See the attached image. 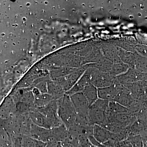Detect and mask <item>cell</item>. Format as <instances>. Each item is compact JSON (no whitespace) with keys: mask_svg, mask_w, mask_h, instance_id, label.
Here are the masks:
<instances>
[{"mask_svg":"<svg viewBox=\"0 0 147 147\" xmlns=\"http://www.w3.org/2000/svg\"><path fill=\"white\" fill-rule=\"evenodd\" d=\"M57 101L58 116L63 123L69 129L76 124L77 117L71 98L65 93Z\"/></svg>","mask_w":147,"mask_h":147,"instance_id":"cell-1","label":"cell"},{"mask_svg":"<svg viewBox=\"0 0 147 147\" xmlns=\"http://www.w3.org/2000/svg\"><path fill=\"white\" fill-rule=\"evenodd\" d=\"M109 101L98 98L90 106L88 119L92 125H98L103 127L107 121V113Z\"/></svg>","mask_w":147,"mask_h":147,"instance_id":"cell-2","label":"cell"},{"mask_svg":"<svg viewBox=\"0 0 147 147\" xmlns=\"http://www.w3.org/2000/svg\"><path fill=\"white\" fill-rule=\"evenodd\" d=\"M70 96L77 113V119L90 122L88 112L90 105L83 93L75 94Z\"/></svg>","mask_w":147,"mask_h":147,"instance_id":"cell-3","label":"cell"},{"mask_svg":"<svg viewBox=\"0 0 147 147\" xmlns=\"http://www.w3.org/2000/svg\"><path fill=\"white\" fill-rule=\"evenodd\" d=\"M36 109L45 117L53 122L56 127L63 124L58 116L57 100H53L45 106Z\"/></svg>","mask_w":147,"mask_h":147,"instance_id":"cell-4","label":"cell"},{"mask_svg":"<svg viewBox=\"0 0 147 147\" xmlns=\"http://www.w3.org/2000/svg\"><path fill=\"white\" fill-rule=\"evenodd\" d=\"M29 137L35 140L42 141L45 143L52 142L51 129L37 126L33 123Z\"/></svg>","mask_w":147,"mask_h":147,"instance_id":"cell-5","label":"cell"},{"mask_svg":"<svg viewBox=\"0 0 147 147\" xmlns=\"http://www.w3.org/2000/svg\"><path fill=\"white\" fill-rule=\"evenodd\" d=\"M29 116L32 123L37 126L48 129L56 127L53 122L38 112L36 108L29 113Z\"/></svg>","mask_w":147,"mask_h":147,"instance_id":"cell-6","label":"cell"},{"mask_svg":"<svg viewBox=\"0 0 147 147\" xmlns=\"http://www.w3.org/2000/svg\"><path fill=\"white\" fill-rule=\"evenodd\" d=\"M122 89L120 86L115 85L98 89V97L103 100L113 101Z\"/></svg>","mask_w":147,"mask_h":147,"instance_id":"cell-7","label":"cell"},{"mask_svg":"<svg viewBox=\"0 0 147 147\" xmlns=\"http://www.w3.org/2000/svg\"><path fill=\"white\" fill-rule=\"evenodd\" d=\"M113 101L118 102L129 109L137 100L134 99L131 93L128 89L122 88Z\"/></svg>","mask_w":147,"mask_h":147,"instance_id":"cell-8","label":"cell"},{"mask_svg":"<svg viewBox=\"0 0 147 147\" xmlns=\"http://www.w3.org/2000/svg\"><path fill=\"white\" fill-rule=\"evenodd\" d=\"M28 87L30 88L32 93L33 95L35 107L36 108L45 106L54 100L53 97L47 93H42L36 88L32 87Z\"/></svg>","mask_w":147,"mask_h":147,"instance_id":"cell-9","label":"cell"},{"mask_svg":"<svg viewBox=\"0 0 147 147\" xmlns=\"http://www.w3.org/2000/svg\"><path fill=\"white\" fill-rule=\"evenodd\" d=\"M113 134L107 129L100 125H94L93 127V136L100 144H104L110 140Z\"/></svg>","mask_w":147,"mask_h":147,"instance_id":"cell-10","label":"cell"},{"mask_svg":"<svg viewBox=\"0 0 147 147\" xmlns=\"http://www.w3.org/2000/svg\"><path fill=\"white\" fill-rule=\"evenodd\" d=\"M52 142H62L68 138L69 133L64 124L51 129Z\"/></svg>","mask_w":147,"mask_h":147,"instance_id":"cell-11","label":"cell"},{"mask_svg":"<svg viewBox=\"0 0 147 147\" xmlns=\"http://www.w3.org/2000/svg\"><path fill=\"white\" fill-rule=\"evenodd\" d=\"M89 82L88 75L83 74L73 86L69 90L65 92V94L71 96L75 94L83 92L85 88Z\"/></svg>","mask_w":147,"mask_h":147,"instance_id":"cell-12","label":"cell"},{"mask_svg":"<svg viewBox=\"0 0 147 147\" xmlns=\"http://www.w3.org/2000/svg\"><path fill=\"white\" fill-rule=\"evenodd\" d=\"M82 93L88 101L90 106L99 98L98 90L90 82L87 85Z\"/></svg>","mask_w":147,"mask_h":147,"instance_id":"cell-13","label":"cell"},{"mask_svg":"<svg viewBox=\"0 0 147 147\" xmlns=\"http://www.w3.org/2000/svg\"><path fill=\"white\" fill-rule=\"evenodd\" d=\"M129 111L128 108L114 101H109L108 113L110 115L125 113Z\"/></svg>","mask_w":147,"mask_h":147,"instance_id":"cell-14","label":"cell"},{"mask_svg":"<svg viewBox=\"0 0 147 147\" xmlns=\"http://www.w3.org/2000/svg\"><path fill=\"white\" fill-rule=\"evenodd\" d=\"M127 139L131 143L132 147H143V139L141 135L132 136Z\"/></svg>","mask_w":147,"mask_h":147,"instance_id":"cell-15","label":"cell"},{"mask_svg":"<svg viewBox=\"0 0 147 147\" xmlns=\"http://www.w3.org/2000/svg\"><path fill=\"white\" fill-rule=\"evenodd\" d=\"M35 140L29 136H24L22 147H34Z\"/></svg>","mask_w":147,"mask_h":147,"instance_id":"cell-16","label":"cell"},{"mask_svg":"<svg viewBox=\"0 0 147 147\" xmlns=\"http://www.w3.org/2000/svg\"><path fill=\"white\" fill-rule=\"evenodd\" d=\"M115 147H132L131 143L127 139L117 142Z\"/></svg>","mask_w":147,"mask_h":147,"instance_id":"cell-17","label":"cell"},{"mask_svg":"<svg viewBox=\"0 0 147 147\" xmlns=\"http://www.w3.org/2000/svg\"><path fill=\"white\" fill-rule=\"evenodd\" d=\"M46 146H47V143L42 141L35 140L34 147H46Z\"/></svg>","mask_w":147,"mask_h":147,"instance_id":"cell-18","label":"cell"},{"mask_svg":"<svg viewBox=\"0 0 147 147\" xmlns=\"http://www.w3.org/2000/svg\"><path fill=\"white\" fill-rule=\"evenodd\" d=\"M142 137L143 142V147H147V133L142 134Z\"/></svg>","mask_w":147,"mask_h":147,"instance_id":"cell-19","label":"cell"},{"mask_svg":"<svg viewBox=\"0 0 147 147\" xmlns=\"http://www.w3.org/2000/svg\"><path fill=\"white\" fill-rule=\"evenodd\" d=\"M58 142H51L47 143L46 147H57Z\"/></svg>","mask_w":147,"mask_h":147,"instance_id":"cell-20","label":"cell"},{"mask_svg":"<svg viewBox=\"0 0 147 147\" xmlns=\"http://www.w3.org/2000/svg\"><path fill=\"white\" fill-rule=\"evenodd\" d=\"M57 147H63L62 145L61 144V142H58L57 144Z\"/></svg>","mask_w":147,"mask_h":147,"instance_id":"cell-21","label":"cell"},{"mask_svg":"<svg viewBox=\"0 0 147 147\" xmlns=\"http://www.w3.org/2000/svg\"><path fill=\"white\" fill-rule=\"evenodd\" d=\"M90 147H96L94 146H93V145H92L91 144V145L90 146Z\"/></svg>","mask_w":147,"mask_h":147,"instance_id":"cell-22","label":"cell"}]
</instances>
